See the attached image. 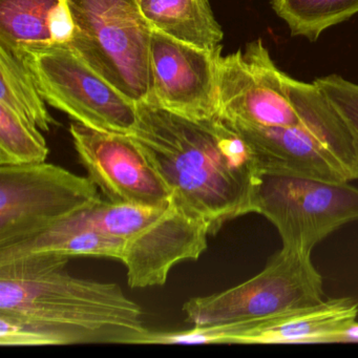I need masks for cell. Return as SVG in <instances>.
<instances>
[{"instance_id":"6da1fadb","label":"cell","mask_w":358,"mask_h":358,"mask_svg":"<svg viewBox=\"0 0 358 358\" xmlns=\"http://www.w3.org/2000/svg\"><path fill=\"white\" fill-rule=\"evenodd\" d=\"M131 138L187 213L215 236L228 222L252 213L261 175L247 142L219 117L192 120L137 103Z\"/></svg>"},{"instance_id":"7a4b0ae2","label":"cell","mask_w":358,"mask_h":358,"mask_svg":"<svg viewBox=\"0 0 358 358\" xmlns=\"http://www.w3.org/2000/svg\"><path fill=\"white\" fill-rule=\"evenodd\" d=\"M69 261L51 252L0 259V313L52 327L64 345H143L141 306L116 282L69 273Z\"/></svg>"},{"instance_id":"3957f363","label":"cell","mask_w":358,"mask_h":358,"mask_svg":"<svg viewBox=\"0 0 358 358\" xmlns=\"http://www.w3.org/2000/svg\"><path fill=\"white\" fill-rule=\"evenodd\" d=\"M90 227L124 243L122 263L131 288L163 286L171 269L196 261L208 246V224L194 217L173 194L156 204L100 201L66 221L57 229Z\"/></svg>"},{"instance_id":"277c9868","label":"cell","mask_w":358,"mask_h":358,"mask_svg":"<svg viewBox=\"0 0 358 358\" xmlns=\"http://www.w3.org/2000/svg\"><path fill=\"white\" fill-rule=\"evenodd\" d=\"M287 85L303 116L299 125L234 129L250 146L261 173L341 183L358 179L351 134L330 100L315 83L287 76Z\"/></svg>"},{"instance_id":"5b68a950","label":"cell","mask_w":358,"mask_h":358,"mask_svg":"<svg viewBox=\"0 0 358 358\" xmlns=\"http://www.w3.org/2000/svg\"><path fill=\"white\" fill-rule=\"evenodd\" d=\"M75 32L70 47L136 103L150 102L152 27L139 0H68Z\"/></svg>"},{"instance_id":"8992f818","label":"cell","mask_w":358,"mask_h":358,"mask_svg":"<svg viewBox=\"0 0 358 358\" xmlns=\"http://www.w3.org/2000/svg\"><path fill=\"white\" fill-rule=\"evenodd\" d=\"M349 183L261 173L252 213L275 226L282 248L311 255L314 246L329 234L358 221V188Z\"/></svg>"},{"instance_id":"52a82bcc","label":"cell","mask_w":358,"mask_h":358,"mask_svg":"<svg viewBox=\"0 0 358 358\" xmlns=\"http://www.w3.org/2000/svg\"><path fill=\"white\" fill-rule=\"evenodd\" d=\"M89 177L50 163L0 165V248L34 238L102 200Z\"/></svg>"},{"instance_id":"ba28073f","label":"cell","mask_w":358,"mask_h":358,"mask_svg":"<svg viewBox=\"0 0 358 358\" xmlns=\"http://www.w3.org/2000/svg\"><path fill=\"white\" fill-rule=\"evenodd\" d=\"M324 301V280L311 255L282 248L250 280L222 292L190 299L183 305L192 326L263 320Z\"/></svg>"},{"instance_id":"9c48e42d","label":"cell","mask_w":358,"mask_h":358,"mask_svg":"<svg viewBox=\"0 0 358 358\" xmlns=\"http://www.w3.org/2000/svg\"><path fill=\"white\" fill-rule=\"evenodd\" d=\"M39 93L47 103L92 129L131 135L137 103L100 76L70 45L24 54Z\"/></svg>"},{"instance_id":"30bf717a","label":"cell","mask_w":358,"mask_h":358,"mask_svg":"<svg viewBox=\"0 0 358 358\" xmlns=\"http://www.w3.org/2000/svg\"><path fill=\"white\" fill-rule=\"evenodd\" d=\"M287 76L261 39L217 58V117L232 129H286L303 120L289 95Z\"/></svg>"},{"instance_id":"8fae6325","label":"cell","mask_w":358,"mask_h":358,"mask_svg":"<svg viewBox=\"0 0 358 358\" xmlns=\"http://www.w3.org/2000/svg\"><path fill=\"white\" fill-rule=\"evenodd\" d=\"M71 136L87 177L110 202L156 204L171 196L163 178L131 135L71 123Z\"/></svg>"},{"instance_id":"7c38bea8","label":"cell","mask_w":358,"mask_h":358,"mask_svg":"<svg viewBox=\"0 0 358 358\" xmlns=\"http://www.w3.org/2000/svg\"><path fill=\"white\" fill-rule=\"evenodd\" d=\"M221 51L222 47L213 51L199 49L152 28L148 103L192 120L217 117Z\"/></svg>"},{"instance_id":"4fadbf2b","label":"cell","mask_w":358,"mask_h":358,"mask_svg":"<svg viewBox=\"0 0 358 358\" xmlns=\"http://www.w3.org/2000/svg\"><path fill=\"white\" fill-rule=\"evenodd\" d=\"M357 315L358 301L351 297L324 299L266 318L244 335L241 345L338 343L341 333L356 322Z\"/></svg>"},{"instance_id":"5bb4252c","label":"cell","mask_w":358,"mask_h":358,"mask_svg":"<svg viewBox=\"0 0 358 358\" xmlns=\"http://www.w3.org/2000/svg\"><path fill=\"white\" fill-rule=\"evenodd\" d=\"M75 26L68 0H0V47L24 55L69 45Z\"/></svg>"},{"instance_id":"9a60e30c","label":"cell","mask_w":358,"mask_h":358,"mask_svg":"<svg viewBox=\"0 0 358 358\" xmlns=\"http://www.w3.org/2000/svg\"><path fill=\"white\" fill-rule=\"evenodd\" d=\"M150 26L199 49L221 48L224 33L208 0H139Z\"/></svg>"},{"instance_id":"2e32d148","label":"cell","mask_w":358,"mask_h":358,"mask_svg":"<svg viewBox=\"0 0 358 358\" xmlns=\"http://www.w3.org/2000/svg\"><path fill=\"white\" fill-rule=\"evenodd\" d=\"M124 243L112 234L95 228L47 230L24 242L0 248V259L27 255L51 252L66 257H106L122 261Z\"/></svg>"},{"instance_id":"e0dca14e","label":"cell","mask_w":358,"mask_h":358,"mask_svg":"<svg viewBox=\"0 0 358 358\" xmlns=\"http://www.w3.org/2000/svg\"><path fill=\"white\" fill-rule=\"evenodd\" d=\"M0 103L9 106L36 125L49 131L57 121L48 112L24 56L0 47Z\"/></svg>"},{"instance_id":"ac0fdd59","label":"cell","mask_w":358,"mask_h":358,"mask_svg":"<svg viewBox=\"0 0 358 358\" xmlns=\"http://www.w3.org/2000/svg\"><path fill=\"white\" fill-rule=\"evenodd\" d=\"M271 6L292 36L312 41L358 13V0H271Z\"/></svg>"},{"instance_id":"d6986e66","label":"cell","mask_w":358,"mask_h":358,"mask_svg":"<svg viewBox=\"0 0 358 358\" xmlns=\"http://www.w3.org/2000/svg\"><path fill=\"white\" fill-rule=\"evenodd\" d=\"M49 148L41 129L0 103V165H24L47 160Z\"/></svg>"},{"instance_id":"ffe728a7","label":"cell","mask_w":358,"mask_h":358,"mask_svg":"<svg viewBox=\"0 0 358 358\" xmlns=\"http://www.w3.org/2000/svg\"><path fill=\"white\" fill-rule=\"evenodd\" d=\"M345 121L353 140L358 176V85L331 75L314 81Z\"/></svg>"},{"instance_id":"44dd1931","label":"cell","mask_w":358,"mask_h":358,"mask_svg":"<svg viewBox=\"0 0 358 358\" xmlns=\"http://www.w3.org/2000/svg\"><path fill=\"white\" fill-rule=\"evenodd\" d=\"M338 343H358V322H354L341 333Z\"/></svg>"}]
</instances>
